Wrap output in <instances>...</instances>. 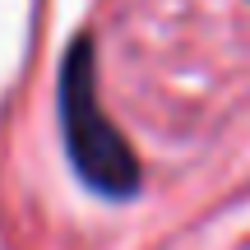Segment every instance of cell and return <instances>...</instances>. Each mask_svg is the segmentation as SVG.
I'll return each mask as SVG.
<instances>
[{"label": "cell", "instance_id": "6da1fadb", "mask_svg": "<svg viewBox=\"0 0 250 250\" xmlns=\"http://www.w3.org/2000/svg\"><path fill=\"white\" fill-rule=\"evenodd\" d=\"M56 111H61V134L70 167L79 171V181L102 199H134L144 186L139 158L116 130V121L102 111L98 102V70H93V42L74 37V46L65 51L61 83H56Z\"/></svg>", "mask_w": 250, "mask_h": 250}]
</instances>
